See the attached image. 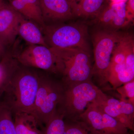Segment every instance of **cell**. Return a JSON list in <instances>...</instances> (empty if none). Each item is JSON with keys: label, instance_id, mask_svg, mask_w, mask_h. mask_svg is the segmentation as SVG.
Listing matches in <instances>:
<instances>
[{"label": "cell", "instance_id": "1", "mask_svg": "<svg viewBox=\"0 0 134 134\" xmlns=\"http://www.w3.org/2000/svg\"><path fill=\"white\" fill-rule=\"evenodd\" d=\"M39 76L31 68L19 63L15 68L3 93V101L13 114L25 113L33 115Z\"/></svg>", "mask_w": 134, "mask_h": 134}, {"label": "cell", "instance_id": "2", "mask_svg": "<svg viewBox=\"0 0 134 134\" xmlns=\"http://www.w3.org/2000/svg\"><path fill=\"white\" fill-rule=\"evenodd\" d=\"M55 59L58 74L65 87L91 81L93 77L90 51L76 47H50Z\"/></svg>", "mask_w": 134, "mask_h": 134}, {"label": "cell", "instance_id": "3", "mask_svg": "<svg viewBox=\"0 0 134 134\" xmlns=\"http://www.w3.org/2000/svg\"><path fill=\"white\" fill-rule=\"evenodd\" d=\"M49 47H76L90 51L88 26L83 23L45 24L40 27Z\"/></svg>", "mask_w": 134, "mask_h": 134}, {"label": "cell", "instance_id": "4", "mask_svg": "<svg viewBox=\"0 0 134 134\" xmlns=\"http://www.w3.org/2000/svg\"><path fill=\"white\" fill-rule=\"evenodd\" d=\"M61 102L58 109L65 120L77 121L89 104L95 101L103 93L91 81L72 86H64Z\"/></svg>", "mask_w": 134, "mask_h": 134}, {"label": "cell", "instance_id": "5", "mask_svg": "<svg viewBox=\"0 0 134 134\" xmlns=\"http://www.w3.org/2000/svg\"><path fill=\"white\" fill-rule=\"evenodd\" d=\"M62 82L40 74L33 115L40 125H45L56 112L64 92Z\"/></svg>", "mask_w": 134, "mask_h": 134}, {"label": "cell", "instance_id": "6", "mask_svg": "<svg viewBox=\"0 0 134 134\" xmlns=\"http://www.w3.org/2000/svg\"><path fill=\"white\" fill-rule=\"evenodd\" d=\"M122 34L118 31L99 28L92 34L95 62L92 74L100 85L107 82V74L112 54Z\"/></svg>", "mask_w": 134, "mask_h": 134}, {"label": "cell", "instance_id": "7", "mask_svg": "<svg viewBox=\"0 0 134 134\" xmlns=\"http://www.w3.org/2000/svg\"><path fill=\"white\" fill-rule=\"evenodd\" d=\"M15 58L19 64L24 66L58 74L55 56L50 47L30 44Z\"/></svg>", "mask_w": 134, "mask_h": 134}, {"label": "cell", "instance_id": "8", "mask_svg": "<svg viewBox=\"0 0 134 134\" xmlns=\"http://www.w3.org/2000/svg\"><path fill=\"white\" fill-rule=\"evenodd\" d=\"M24 18L10 4H6L3 1L0 2V38L5 47L14 42Z\"/></svg>", "mask_w": 134, "mask_h": 134}, {"label": "cell", "instance_id": "9", "mask_svg": "<svg viewBox=\"0 0 134 134\" xmlns=\"http://www.w3.org/2000/svg\"><path fill=\"white\" fill-rule=\"evenodd\" d=\"M45 24L61 23L75 16L73 11L74 2L70 0H40Z\"/></svg>", "mask_w": 134, "mask_h": 134}, {"label": "cell", "instance_id": "10", "mask_svg": "<svg viewBox=\"0 0 134 134\" xmlns=\"http://www.w3.org/2000/svg\"><path fill=\"white\" fill-rule=\"evenodd\" d=\"M18 35L30 44L39 45L49 47L46 43L38 25L25 18L22 19L19 24Z\"/></svg>", "mask_w": 134, "mask_h": 134}, {"label": "cell", "instance_id": "11", "mask_svg": "<svg viewBox=\"0 0 134 134\" xmlns=\"http://www.w3.org/2000/svg\"><path fill=\"white\" fill-rule=\"evenodd\" d=\"M134 80V70L129 69L125 64L119 65L110 63L107 74V82L114 89Z\"/></svg>", "mask_w": 134, "mask_h": 134}, {"label": "cell", "instance_id": "12", "mask_svg": "<svg viewBox=\"0 0 134 134\" xmlns=\"http://www.w3.org/2000/svg\"><path fill=\"white\" fill-rule=\"evenodd\" d=\"M106 0H79L73 4L75 17L94 19L105 6Z\"/></svg>", "mask_w": 134, "mask_h": 134}, {"label": "cell", "instance_id": "13", "mask_svg": "<svg viewBox=\"0 0 134 134\" xmlns=\"http://www.w3.org/2000/svg\"><path fill=\"white\" fill-rule=\"evenodd\" d=\"M14 123L17 134H42V129L36 117L32 114L18 113L13 114Z\"/></svg>", "mask_w": 134, "mask_h": 134}, {"label": "cell", "instance_id": "14", "mask_svg": "<svg viewBox=\"0 0 134 134\" xmlns=\"http://www.w3.org/2000/svg\"><path fill=\"white\" fill-rule=\"evenodd\" d=\"M100 102L115 108L122 114L134 120V105L121 100H118L112 97L107 96L104 93L97 99Z\"/></svg>", "mask_w": 134, "mask_h": 134}, {"label": "cell", "instance_id": "15", "mask_svg": "<svg viewBox=\"0 0 134 134\" xmlns=\"http://www.w3.org/2000/svg\"><path fill=\"white\" fill-rule=\"evenodd\" d=\"M13 116L10 108L4 102H0V134H17Z\"/></svg>", "mask_w": 134, "mask_h": 134}, {"label": "cell", "instance_id": "16", "mask_svg": "<svg viewBox=\"0 0 134 134\" xmlns=\"http://www.w3.org/2000/svg\"><path fill=\"white\" fill-rule=\"evenodd\" d=\"M42 129V134H65V122L63 113L57 109L56 112Z\"/></svg>", "mask_w": 134, "mask_h": 134}, {"label": "cell", "instance_id": "17", "mask_svg": "<svg viewBox=\"0 0 134 134\" xmlns=\"http://www.w3.org/2000/svg\"><path fill=\"white\" fill-rule=\"evenodd\" d=\"M65 120V134H92L86 125L82 121Z\"/></svg>", "mask_w": 134, "mask_h": 134}, {"label": "cell", "instance_id": "18", "mask_svg": "<svg viewBox=\"0 0 134 134\" xmlns=\"http://www.w3.org/2000/svg\"><path fill=\"white\" fill-rule=\"evenodd\" d=\"M116 89L120 95V100L134 105V80L124 84Z\"/></svg>", "mask_w": 134, "mask_h": 134}, {"label": "cell", "instance_id": "19", "mask_svg": "<svg viewBox=\"0 0 134 134\" xmlns=\"http://www.w3.org/2000/svg\"><path fill=\"white\" fill-rule=\"evenodd\" d=\"M10 1V0H9ZM30 10L38 20L40 27L45 24L42 17L40 0H17Z\"/></svg>", "mask_w": 134, "mask_h": 134}, {"label": "cell", "instance_id": "20", "mask_svg": "<svg viewBox=\"0 0 134 134\" xmlns=\"http://www.w3.org/2000/svg\"><path fill=\"white\" fill-rule=\"evenodd\" d=\"M16 68L15 66L10 68L2 74L0 75V99L3 95L10 77Z\"/></svg>", "mask_w": 134, "mask_h": 134}, {"label": "cell", "instance_id": "21", "mask_svg": "<svg viewBox=\"0 0 134 134\" xmlns=\"http://www.w3.org/2000/svg\"><path fill=\"white\" fill-rule=\"evenodd\" d=\"M126 11L130 18L133 20L134 17V0H127L126 3Z\"/></svg>", "mask_w": 134, "mask_h": 134}, {"label": "cell", "instance_id": "22", "mask_svg": "<svg viewBox=\"0 0 134 134\" xmlns=\"http://www.w3.org/2000/svg\"><path fill=\"white\" fill-rule=\"evenodd\" d=\"M5 47L1 40L0 38V57H2L5 54Z\"/></svg>", "mask_w": 134, "mask_h": 134}, {"label": "cell", "instance_id": "23", "mask_svg": "<svg viewBox=\"0 0 134 134\" xmlns=\"http://www.w3.org/2000/svg\"><path fill=\"white\" fill-rule=\"evenodd\" d=\"M111 2L119 3L121 2H126L127 0H110Z\"/></svg>", "mask_w": 134, "mask_h": 134}, {"label": "cell", "instance_id": "24", "mask_svg": "<svg viewBox=\"0 0 134 134\" xmlns=\"http://www.w3.org/2000/svg\"><path fill=\"white\" fill-rule=\"evenodd\" d=\"M74 2L75 3H77L78 2V1H79V0H74Z\"/></svg>", "mask_w": 134, "mask_h": 134}, {"label": "cell", "instance_id": "25", "mask_svg": "<svg viewBox=\"0 0 134 134\" xmlns=\"http://www.w3.org/2000/svg\"><path fill=\"white\" fill-rule=\"evenodd\" d=\"M70 1H71L72 2H73V0H70Z\"/></svg>", "mask_w": 134, "mask_h": 134}, {"label": "cell", "instance_id": "26", "mask_svg": "<svg viewBox=\"0 0 134 134\" xmlns=\"http://www.w3.org/2000/svg\"><path fill=\"white\" fill-rule=\"evenodd\" d=\"M3 1V0H0V2H2Z\"/></svg>", "mask_w": 134, "mask_h": 134}, {"label": "cell", "instance_id": "27", "mask_svg": "<svg viewBox=\"0 0 134 134\" xmlns=\"http://www.w3.org/2000/svg\"><path fill=\"white\" fill-rule=\"evenodd\" d=\"M73 1H74V0H73Z\"/></svg>", "mask_w": 134, "mask_h": 134}]
</instances>
